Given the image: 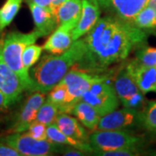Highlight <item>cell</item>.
I'll use <instances>...</instances> for the list:
<instances>
[{
    "mask_svg": "<svg viewBox=\"0 0 156 156\" xmlns=\"http://www.w3.org/2000/svg\"><path fill=\"white\" fill-rule=\"evenodd\" d=\"M93 154L99 156H137L140 155L139 147H123L119 149L109 151H99L95 152Z\"/></svg>",
    "mask_w": 156,
    "mask_h": 156,
    "instance_id": "obj_28",
    "label": "cell"
},
{
    "mask_svg": "<svg viewBox=\"0 0 156 156\" xmlns=\"http://www.w3.org/2000/svg\"><path fill=\"white\" fill-rule=\"evenodd\" d=\"M63 1L64 0H53L52 5H51V11L54 15H55V12H56V9L58 8V6L60 5Z\"/></svg>",
    "mask_w": 156,
    "mask_h": 156,
    "instance_id": "obj_34",
    "label": "cell"
},
{
    "mask_svg": "<svg viewBox=\"0 0 156 156\" xmlns=\"http://www.w3.org/2000/svg\"><path fill=\"white\" fill-rule=\"evenodd\" d=\"M56 125L62 133L73 139L89 141V135L85 128L80 124L76 118L67 113H59L56 119Z\"/></svg>",
    "mask_w": 156,
    "mask_h": 156,
    "instance_id": "obj_17",
    "label": "cell"
},
{
    "mask_svg": "<svg viewBox=\"0 0 156 156\" xmlns=\"http://www.w3.org/2000/svg\"><path fill=\"white\" fill-rule=\"evenodd\" d=\"M23 0H6L0 8V33L11 24L17 15Z\"/></svg>",
    "mask_w": 156,
    "mask_h": 156,
    "instance_id": "obj_23",
    "label": "cell"
},
{
    "mask_svg": "<svg viewBox=\"0 0 156 156\" xmlns=\"http://www.w3.org/2000/svg\"><path fill=\"white\" fill-rule=\"evenodd\" d=\"M59 113V109L56 104L46 99L37 111L36 121H38L45 124L46 126H49L50 124L55 123L56 116Z\"/></svg>",
    "mask_w": 156,
    "mask_h": 156,
    "instance_id": "obj_24",
    "label": "cell"
},
{
    "mask_svg": "<svg viewBox=\"0 0 156 156\" xmlns=\"http://www.w3.org/2000/svg\"><path fill=\"white\" fill-rule=\"evenodd\" d=\"M47 139L56 144L69 146V147L77 148L79 150L85 152L86 154L93 153V151H94L89 141L79 140L73 139L71 137L68 136L58 128L56 123H53V124L47 126Z\"/></svg>",
    "mask_w": 156,
    "mask_h": 156,
    "instance_id": "obj_18",
    "label": "cell"
},
{
    "mask_svg": "<svg viewBox=\"0 0 156 156\" xmlns=\"http://www.w3.org/2000/svg\"><path fill=\"white\" fill-rule=\"evenodd\" d=\"M105 79H107L106 76L101 75L92 74L78 69H71L60 81L67 87L71 109L92 84Z\"/></svg>",
    "mask_w": 156,
    "mask_h": 156,
    "instance_id": "obj_8",
    "label": "cell"
},
{
    "mask_svg": "<svg viewBox=\"0 0 156 156\" xmlns=\"http://www.w3.org/2000/svg\"><path fill=\"white\" fill-rule=\"evenodd\" d=\"M126 68L144 95L150 92L156 93V68L143 65L136 59L129 62Z\"/></svg>",
    "mask_w": 156,
    "mask_h": 156,
    "instance_id": "obj_15",
    "label": "cell"
},
{
    "mask_svg": "<svg viewBox=\"0 0 156 156\" xmlns=\"http://www.w3.org/2000/svg\"><path fill=\"white\" fill-rule=\"evenodd\" d=\"M148 154H149V155H154V156H156V150L150 151Z\"/></svg>",
    "mask_w": 156,
    "mask_h": 156,
    "instance_id": "obj_36",
    "label": "cell"
},
{
    "mask_svg": "<svg viewBox=\"0 0 156 156\" xmlns=\"http://www.w3.org/2000/svg\"><path fill=\"white\" fill-rule=\"evenodd\" d=\"M76 26V24L72 23L58 25L42 46L43 50L52 55H60L66 51L74 42L72 32Z\"/></svg>",
    "mask_w": 156,
    "mask_h": 156,
    "instance_id": "obj_13",
    "label": "cell"
},
{
    "mask_svg": "<svg viewBox=\"0 0 156 156\" xmlns=\"http://www.w3.org/2000/svg\"><path fill=\"white\" fill-rule=\"evenodd\" d=\"M114 89L124 108L141 111L147 104L145 95L140 90L132 74L125 67L117 75Z\"/></svg>",
    "mask_w": 156,
    "mask_h": 156,
    "instance_id": "obj_7",
    "label": "cell"
},
{
    "mask_svg": "<svg viewBox=\"0 0 156 156\" xmlns=\"http://www.w3.org/2000/svg\"><path fill=\"white\" fill-rule=\"evenodd\" d=\"M39 38L35 30L29 33L20 31H11L2 37V56L4 61L18 76L24 89L34 92L35 83L32 77L30 76L22 62L23 50L30 44H35Z\"/></svg>",
    "mask_w": 156,
    "mask_h": 156,
    "instance_id": "obj_3",
    "label": "cell"
},
{
    "mask_svg": "<svg viewBox=\"0 0 156 156\" xmlns=\"http://www.w3.org/2000/svg\"><path fill=\"white\" fill-rule=\"evenodd\" d=\"M27 133L30 134L33 138L39 140L47 139V126L38 121H34L30 124Z\"/></svg>",
    "mask_w": 156,
    "mask_h": 156,
    "instance_id": "obj_29",
    "label": "cell"
},
{
    "mask_svg": "<svg viewBox=\"0 0 156 156\" xmlns=\"http://www.w3.org/2000/svg\"><path fill=\"white\" fill-rule=\"evenodd\" d=\"M81 100L90 104L101 116L117 109L120 104L115 90L111 84L107 83V79L94 83Z\"/></svg>",
    "mask_w": 156,
    "mask_h": 156,
    "instance_id": "obj_6",
    "label": "cell"
},
{
    "mask_svg": "<svg viewBox=\"0 0 156 156\" xmlns=\"http://www.w3.org/2000/svg\"><path fill=\"white\" fill-rule=\"evenodd\" d=\"M0 90L6 96L9 107L16 103L25 90L18 76L4 61L2 38L0 39Z\"/></svg>",
    "mask_w": 156,
    "mask_h": 156,
    "instance_id": "obj_11",
    "label": "cell"
},
{
    "mask_svg": "<svg viewBox=\"0 0 156 156\" xmlns=\"http://www.w3.org/2000/svg\"><path fill=\"white\" fill-rule=\"evenodd\" d=\"M0 156H22L20 153L10 145L0 141Z\"/></svg>",
    "mask_w": 156,
    "mask_h": 156,
    "instance_id": "obj_30",
    "label": "cell"
},
{
    "mask_svg": "<svg viewBox=\"0 0 156 156\" xmlns=\"http://www.w3.org/2000/svg\"><path fill=\"white\" fill-rule=\"evenodd\" d=\"M62 155H67V156H83L88 154L82 150H79L77 148H75L72 147H69V146H64L62 150L61 151V153Z\"/></svg>",
    "mask_w": 156,
    "mask_h": 156,
    "instance_id": "obj_31",
    "label": "cell"
},
{
    "mask_svg": "<svg viewBox=\"0 0 156 156\" xmlns=\"http://www.w3.org/2000/svg\"><path fill=\"white\" fill-rule=\"evenodd\" d=\"M70 114L76 117L82 125L92 131L96 129L101 117L93 107L83 100L78 101L73 106Z\"/></svg>",
    "mask_w": 156,
    "mask_h": 156,
    "instance_id": "obj_20",
    "label": "cell"
},
{
    "mask_svg": "<svg viewBox=\"0 0 156 156\" xmlns=\"http://www.w3.org/2000/svg\"><path fill=\"white\" fill-rule=\"evenodd\" d=\"M44 93L34 91L25 100L19 111L17 112L15 122L11 127L12 133H22L27 131L30 124L36 120L37 111L45 101Z\"/></svg>",
    "mask_w": 156,
    "mask_h": 156,
    "instance_id": "obj_12",
    "label": "cell"
},
{
    "mask_svg": "<svg viewBox=\"0 0 156 156\" xmlns=\"http://www.w3.org/2000/svg\"><path fill=\"white\" fill-rule=\"evenodd\" d=\"M26 2H31V3L37 4L38 5L44 6L46 8H49L51 10V5H52L53 0H26Z\"/></svg>",
    "mask_w": 156,
    "mask_h": 156,
    "instance_id": "obj_32",
    "label": "cell"
},
{
    "mask_svg": "<svg viewBox=\"0 0 156 156\" xmlns=\"http://www.w3.org/2000/svg\"><path fill=\"white\" fill-rule=\"evenodd\" d=\"M47 99L56 104L60 113L70 114L71 108L69 100V92L65 84L59 82L50 91Z\"/></svg>",
    "mask_w": 156,
    "mask_h": 156,
    "instance_id": "obj_21",
    "label": "cell"
},
{
    "mask_svg": "<svg viewBox=\"0 0 156 156\" xmlns=\"http://www.w3.org/2000/svg\"><path fill=\"white\" fill-rule=\"evenodd\" d=\"M83 9L76 26L73 30V41L83 37L95 25L101 15L100 6L96 0H82Z\"/></svg>",
    "mask_w": 156,
    "mask_h": 156,
    "instance_id": "obj_14",
    "label": "cell"
},
{
    "mask_svg": "<svg viewBox=\"0 0 156 156\" xmlns=\"http://www.w3.org/2000/svg\"><path fill=\"white\" fill-rule=\"evenodd\" d=\"M85 53L86 44L81 37L74 41L71 46L60 55H44L32 70L34 91L49 93L83 59Z\"/></svg>",
    "mask_w": 156,
    "mask_h": 156,
    "instance_id": "obj_2",
    "label": "cell"
},
{
    "mask_svg": "<svg viewBox=\"0 0 156 156\" xmlns=\"http://www.w3.org/2000/svg\"><path fill=\"white\" fill-rule=\"evenodd\" d=\"M42 50H43L42 46L35 44L28 45L23 50L22 54L23 65L27 71L30 70V69L32 67L36 62H37L42 54Z\"/></svg>",
    "mask_w": 156,
    "mask_h": 156,
    "instance_id": "obj_26",
    "label": "cell"
},
{
    "mask_svg": "<svg viewBox=\"0 0 156 156\" xmlns=\"http://www.w3.org/2000/svg\"><path fill=\"white\" fill-rule=\"evenodd\" d=\"M0 141L10 145L24 156H49L61 153L64 146L56 144L49 140H39L28 133H13L1 138Z\"/></svg>",
    "mask_w": 156,
    "mask_h": 156,
    "instance_id": "obj_4",
    "label": "cell"
},
{
    "mask_svg": "<svg viewBox=\"0 0 156 156\" xmlns=\"http://www.w3.org/2000/svg\"><path fill=\"white\" fill-rule=\"evenodd\" d=\"M7 108H9V105L7 103V99L5 94L0 90V113L5 111Z\"/></svg>",
    "mask_w": 156,
    "mask_h": 156,
    "instance_id": "obj_33",
    "label": "cell"
},
{
    "mask_svg": "<svg viewBox=\"0 0 156 156\" xmlns=\"http://www.w3.org/2000/svg\"><path fill=\"white\" fill-rule=\"evenodd\" d=\"M147 5L152 7V8L154 10V11H155V13H156V0H148V2H147Z\"/></svg>",
    "mask_w": 156,
    "mask_h": 156,
    "instance_id": "obj_35",
    "label": "cell"
},
{
    "mask_svg": "<svg viewBox=\"0 0 156 156\" xmlns=\"http://www.w3.org/2000/svg\"><path fill=\"white\" fill-rule=\"evenodd\" d=\"M138 125H140V111L124 108L120 110L115 109L101 117L96 129L121 130Z\"/></svg>",
    "mask_w": 156,
    "mask_h": 156,
    "instance_id": "obj_9",
    "label": "cell"
},
{
    "mask_svg": "<svg viewBox=\"0 0 156 156\" xmlns=\"http://www.w3.org/2000/svg\"><path fill=\"white\" fill-rule=\"evenodd\" d=\"M100 9L108 15L132 23L134 17L147 6L148 0H96Z\"/></svg>",
    "mask_w": 156,
    "mask_h": 156,
    "instance_id": "obj_10",
    "label": "cell"
},
{
    "mask_svg": "<svg viewBox=\"0 0 156 156\" xmlns=\"http://www.w3.org/2000/svg\"><path fill=\"white\" fill-rule=\"evenodd\" d=\"M136 60L143 65L156 68V48L142 47L136 53Z\"/></svg>",
    "mask_w": 156,
    "mask_h": 156,
    "instance_id": "obj_27",
    "label": "cell"
},
{
    "mask_svg": "<svg viewBox=\"0 0 156 156\" xmlns=\"http://www.w3.org/2000/svg\"><path fill=\"white\" fill-rule=\"evenodd\" d=\"M83 9L82 0H64L55 12L57 26L72 23L77 24Z\"/></svg>",
    "mask_w": 156,
    "mask_h": 156,
    "instance_id": "obj_19",
    "label": "cell"
},
{
    "mask_svg": "<svg viewBox=\"0 0 156 156\" xmlns=\"http://www.w3.org/2000/svg\"><path fill=\"white\" fill-rule=\"evenodd\" d=\"M147 34L132 23L111 15L100 17L83 37L86 53L76 67L101 75L110 65L125 60L134 48L143 47Z\"/></svg>",
    "mask_w": 156,
    "mask_h": 156,
    "instance_id": "obj_1",
    "label": "cell"
},
{
    "mask_svg": "<svg viewBox=\"0 0 156 156\" xmlns=\"http://www.w3.org/2000/svg\"><path fill=\"white\" fill-rule=\"evenodd\" d=\"M29 9L33 17L34 30L39 37H48L57 27L55 15L49 8L38 5L31 2H27Z\"/></svg>",
    "mask_w": 156,
    "mask_h": 156,
    "instance_id": "obj_16",
    "label": "cell"
},
{
    "mask_svg": "<svg viewBox=\"0 0 156 156\" xmlns=\"http://www.w3.org/2000/svg\"><path fill=\"white\" fill-rule=\"evenodd\" d=\"M132 23L137 28L149 33L156 30V13L154 10L147 5L134 17Z\"/></svg>",
    "mask_w": 156,
    "mask_h": 156,
    "instance_id": "obj_22",
    "label": "cell"
},
{
    "mask_svg": "<svg viewBox=\"0 0 156 156\" xmlns=\"http://www.w3.org/2000/svg\"><path fill=\"white\" fill-rule=\"evenodd\" d=\"M140 125L147 131L156 133V101H147L140 111Z\"/></svg>",
    "mask_w": 156,
    "mask_h": 156,
    "instance_id": "obj_25",
    "label": "cell"
},
{
    "mask_svg": "<svg viewBox=\"0 0 156 156\" xmlns=\"http://www.w3.org/2000/svg\"><path fill=\"white\" fill-rule=\"evenodd\" d=\"M142 137L135 135L126 129L121 130H94L89 135V142L93 153L99 151H109L139 147Z\"/></svg>",
    "mask_w": 156,
    "mask_h": 156,
    "instance_id": "obj_5",
    "label": "cell"
}]
</instances>
